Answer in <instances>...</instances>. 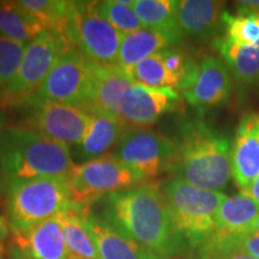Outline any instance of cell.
Segmentation results:
<instances>
[{"mask_svg":"<svg viewBox=\"0 0 259 259\" xmlns=\"http://www.w3.org/2000/svg\"><path fill=\"white\" fill-rule=\"evenodd\" d=\"M99 200L102 213L97 218L148 250L167 259L187 250L174 229L160 185L145 183Z\"/></svg>","mask_w":259,"mask_h":259,"instance_id":"obj_1","label":"cell"},{"mask_svg":"<svg viewBox=\"0 0 259 259\" xmlns=\"http://www.w3.org/2000/svg\"><path fill=\"white\" fill-rule=\"evenodd\" d=\"M168 171L200 189L222 192L232 179V139L202 118L183 119Z\"/></svg>","mask_w":259,"mask_h":259,"instance_id":"obj_2","label":"cell"},{"mask_svg":"<svg viewBox=\"0 0 259 259\" xmlns=\"http://www.w3.org/2000/svg\"><path fill=\"white\" fill-rule=\"evenodd\" d=\"M74 164L70 147L35 130L10 127L0 132V178L14 184L45 178H69Z\"/></svg>","mask_w":259,"mask_h":259,"instance_id":"obj_3","label":"cell"},{"mask_svg":"<svg viewBox=\"0 0 259 259\" xmlns=\"http://www.w3.org/2000/svg\"><path fill=\"white\" fill-rule=\"evenodd\" d=\"M160 189L177 234L187 247L198 250L215 232L216 216L226 194L177 178L164 180Z\"/></svg>","mask_w":259,"mask_h":259,"instance_id":"obj_4","label":"cell"},{"mask_svg":"<svg viewBox=\"0 0 259 259\" xmlns=\"http://www.w3.org/2000/svg\"><path fill=\"white\" fill-rule=\"evenodd\" d=\"M73 208L80 206L74 203L69 178L23 181L14 184L8 190L6 212L12 234L27 232Z\"/></svg>","mask_w":259,"mask_h":259,"instance_id":"obj_5","label":"cell"},{"mask_svg":"<svg viewBox=\"0 0 259 259\" xmlns=\"http://www.w3.org/2000/svg\"><path fill=\"white\" fill-rule=\"evenodd\" d=\"M63 34L71 46L97 65H116L124 34L97 11L96 2H71Z\"/></svg>","mask_w":259,"mask_h":259,"instance_id":"obj_6","label":"cell"},{"mask_svg":"<svg viewBox=\"0 0 259 259\" xmlns=\"http://www.w3.org/2000/svg\"><path fill=\"white\" fill-rule=\"evenodd\" d=\"M69 183L74 203L84 212L85 206L106 194L142 185L145 184V179L128 164L108 154L74 167Z\"/></svg>","mask_w":259,"mask_h":259,"instance_id":"obj_7","label":"cell"},{"mask_svg":"<svg viewBox=\"0 0 259 259\" xmlns=\"http://www.w3.org/2000/svg\"><path fill=\"white\" fill-rule=\"evenodd\" d=\"M94 63L74 47H69L32 97L85 109L93 89Z\"/></svg>","mask_w":259,"mask_h":259,"instance_id":"obj_8","label":"cell"},{"mask_svg":"<svg viewBox=\"0 0 259 259\" xmlns=\"http://www.w3.org/2000/svg\"><path fill=\"white\" fill-rule=\"evenodd\" d=\"M174 154L173 139L147 127H125L113 155L137 170L145 181L168 171Z\"/></svg>","mask_w":259,"mask_h":259,"instance_id":"obj_9","label":"cell"},{"mask_svg":"<svg viewBox=\"0 0 259 259\" xmlns=\"http://www.w3.org/2000/svg\"><path fill=\"white\" fill-rule=\"evenodd\" d=\"M71 45L59 29H44L25 46L15 79L5 89L11 99H28L36 92L57 60Z\"/></svg>","mask_w":259,"mask_h":259,"instance_id":"obj_10","label":"cell"},{"mask_svg":"<svg viewBox=\"0 0 259 259\" xmlns=\"http://www.w3.org/2000/svg\"><path fill=\"white\" fill-rule=\"evenodd\" d=\"M234 79L227 64L218 56H206L198 63L191 61L179 90L191 106L219 107L229 102Z\"/></svg>","mask_w":259,"mask_h":259,"instance_id":"obj_11","label":"cell"},{"mask_svg":"<svg viewBox=\"0 0 259 259\" xmlns=\"http://www.w3.org/2000/svg\"><path fill=\"white\" fill-rule=\"evenodd\" d=\"M259 216V208L253 200L238 193L227 197L220 205L213 234L198 248L199 259H221L232 245L247 235L251 226Z\"/></svg>","mask_w":259,"mask_h":259,"instance_id":"obj_12","label":"cell"},{"mask_svg":"<svg viewBox=\"0 0 259 259\" xmlns=\"http://www.w3.org/2000/svg\"><path fill=\"white\" fill-rule=\"evenodd\" d=\"M35 131L64 144H79L88 132L92 114L79 107L28 97Z\"/></svg>","mask_w":259,"mask_h":259,"instance_id":"obj_13","label":"cell"},{"mask_svg":"<svg viewBox=\"0 0 259 259\" xmlns=\"http://www.w3.org/2000/svg\"><path fill=\"white\" fill-rule=\"evenodd\" d=\"M180 100L176 89L151 88L135 83L122 97L119 116L134 126L145 127L174 111Z\"/></svg>","mask_w":259,"mask_h":259,"instance_id":"obj_14","label":"cell"},{"mask_svg":"<svg viewBox=\"0 0 259 259\" xmlns=\"http://www.w3.org/2000/svg\"><path fill=\"white\" fill-rule=\"evenodd\" d=\"M232 179L239 192L259 176V112L245 114L239 121L231 150Z\"/></svg>","mask_w":259,"mask_h":259,"instance_id":"obj_15","label":"cell"},{"mask_svg":"<svg viewBox=\"0 0 259 259\" xmlns=\"http://www.w3.org/2000/svg\"><path fill=\"white\" fill-rule=\"evenodd\" d=\"M11 255L18 259H70L61 213L38 223L29 231L14 234Z\"/></svg>","mask_w":259,"mask_h":259,"instance_id":"obj_16","label":"cell"},{"mask_svg":"<svg viewBox=\"0 0 259 259\" xmlns=\"http://www.w3.org/2000/svg\"><path fill=\"white\" fill-rule=\"evenodd\" d=\"M226 5L215 0H179L178 28L183 37L199 42L216 40L223 30Z\"/></svg>","mask_w":259,"mask_h":259,"instance_id":"obj_17","label":"cell"},{"mask_svg":"<svg viewBox=\"0 0 259 259\" xmlns=\"http://www.w3.org/2000/svg\"><path fill=\"white\" fill-rule=\"evenodd\" d=\"M135 82L119 65H94L93 89L85 109L93 113H108L119 116L121 100Z\"/></svg>","mask_w":259,"mask_h":259,"instance_id":"obj_18","label":"cell"},{"mask_svg":"<svg viewBox=\"0 0 259 259\" xmlns=\"http://www.w3.org/2000/svg\"><path fill=\"white\" fill-rule=\"evenodd\" d=\"M181 41L183 36L180 34L158 29L141 28L122 36L116 65L128 71L142 60L179 45Z\"/></svg>","mask_w":259,"mask_h":259,"instance_id":"obj_19","label":"cell"},{"mask_svg":"<svg viewBox=\"0 0 259 259\" xmlns=\"http://www.w3.org/2000/svg\"><path fill=\"white\" fill-rule=\"evenodd\" d=\"M85 218L96 241L100 259H167L131 240L94 213H85Z\"/></svg>","mask_w":259,"mask_h":259,"instance_id":"obj_20","label":"cell"},{"mask_svg":"<svg viewBox=\"0 0 259 259\" xmlns=\"http://www.w3.org/2000/svg\"><path fill=\"white\" fill-rule=\"evenodd\" d=\"M124 120L108 113H93L85 137L76 145L74 156L88 162L101 157L114 147L124 131Z\"/></svg>","mask_w":259,"mask_h":259,"instance_id":"obj_21","label":"cell"},{"mask_svg":"<svg viewBox=\"0 0 259 259\" xmlns=\"http://www.w3.org/2000/svg\"><path fill=\"white\" fill-rule=\"evenodd\" d=\"M213 48L240 88L251 89L259 85V44L252 47L239 46L219 36L213 40Z\"/></svg>","mask_w":259,"mask_h":259,"instance_id":"obj_22","label":"cell"},{"mask_svg":"<svg viewBox=\"0 0 259 259\" xmlns=\"http://www.w3.org/2000/svg\"><path fill=\"white\" fill-rule=\"evenodd\" d=\"M61 223L71 257L100 259L96 241L82 209L73 208L61 213Z\"/></svg>","mask_w":259,"mask_h":259,"instance_id":"obj_23","label":"cell"},{"mask_svg":"<svg viewBox=\"0 0 259 259\" xmlns=\"http://www.w3.org/2000/svg\"><path fill=\"white\" fill-rule=\"evenodd\" d=\"M44 29L17 2H0V37L28 45Z\"/></svg>","mask_w":259,"mask_h":259,"instance_id":"obj_24","label":"cell"},{"mask_svg":"<svg viewBox=\"0 0 259 259\" xmlns=\"http://www.w3.org/2000/svg\"><path fill=\"white\" fill-rule=\"evenodd\" d=\"M178 4V0H134L132 8L143 28L180 34L177 21Z\"/></svg>","mask_w":259,"mask_h":259,"instance_id":"obj_25","label":"cell"},{"mask_svg":"<svg viewBox=\"0 0 259 259\" xmlns=\"http://www.w3.org/2000/svg\"><path fill=\"white\" fill-rule=\"evenodd\" d=\"M127 72L135 83L143 84L151 88L179 89L180 87V80H178L168 70L162 56V51L142 60Z\"/></svg>","mask_w":259,"mask_h":259,"instance_id":"obj_26","label":"cell"},{"mask_svg":"<svg viewBox=\"0 0 259 259\" xmlns=\"http://www.w3.org/2000/svg\"><path fill=\"white\" fill-rule=\"evenodd\" d=\"M223 37L239 46L252 47L259 44V14L240 12L223 15Z\"/></svg>","mask_w":259,"mask_h":259,"instance_id":"obj_27","label":"cell"},{"mask_svg":"<svg viewBox=\"0 0 259 259\" xmlns=\"http://www.w3.org/2000/svg\"><path fill=\"white\" fill-rule=\"evenodd\" d=\"M17 4L46 29H63L69 19L71 2L63 0H19Z\"/></svg>","mask_w":259,"mask_h":259,"instance_id":"obj_28","label":"cell"},{"mask_svg":"<svg viewBox=\"0 0 259 259\" xmlns=\"http://www.w3.org/2000/svg\"><path fill=\"white\" fill-rule=\"evenodd\" d=\"M134 0H103L96 2L100 15L121 34H130L142 27L134 8Z\"/></svg>","mask_w":259,"mask_h":259,"instance_id":"obj_29","label":"cell"},{"mask_svg":"<svg viewBox=\"0 0 259 259\" xmlns=\"http://www.w3.org/2000/svg\"><path fill=\"white\" fill-rule=\"evenodd\" d=\"M27 45L0 37V89H6L15 79Z\"/></svg>","mask_w":259,"mask_h":259,"instance_id":"obj_30","label":"cell"},{"mask_svg":"<svg viewBox=\"0 0 259 259\" xmlns=\"http://www.w3.org/2000/svg\"><path fill=\"white\" fill-rule=\"evenodd\" d=\"M232 252H240V253L259 259V233H252V234H247L238 239L232 245L228 253H232Z\"/></svg>","mask_w":259,"mask_h":259,"instance_id":"obj_31","label":"cell"},{"mask_svg":"<svg viewBox=\"0 0 259 259\" xmlns=\"http://www.w3.org/2000/svg\"><path fill=\"white\" fill-rule=\"evenodd\" d=\"M235 6L236 11L259 14V0H241V2H235Z\"/></svg>","mask_w":259,"mask_h":259,"instance_id":"obj_32","label":"cell"},{"mask_svg":"<svg viewBox=\"0 0 259 259\" xmlns=\"http://www.w3.org/2000/svg\"><path fill=\"white\" fill-rule=\"evenodd\" d=\"M239 193L244 194V196L248 197V198L253 200V202L257 204L258 208H259V176L255 178L253 181H252V184L247 187V189L241 191V192H239Z\"/></svg>","mask_w":259,"mask_h":259,"instance_id":"obj_33","label":"cell"},{"mask_svg":"<svg viewBox=\"0 0 259 259\" xmlns=\"http://www.w3.org/2000/svg\"><path fill=\"white\" fill-rule=\"evenodd\" d=\"M10 232H11V229H10L8 218L0 213V248H5L4 245L9 239Z\"/></svg>","mask_w":259,"mask_h":259,"instance_id":"obj_34","label":"cell"},{"mask_svg":"<svg viewBox=\"0 0 259 259\" xmlns=\"http://www.w3.org/2000/svg\"><path fill=\"white\" fill-rule=\"evenodd\" d=\"M221 259H257V258H253V257H251V255L240 253V252H232V253L226 254L225 257H222Z\"/></svg>","mask_w":259,"mask_h":259,"instance_id":"obj_35","label":"cell"},{"mask_svg":"<svg viewBox=\"0 0 259 259\" xmlns=\"http://www.w3.org/2000/svg\"><path fill=\"white\" fill-rule=\"evenodd\" d=\"M252 233H259V216L257 218V220L253 222V225L251 226L248 234H252Z\"/></svg>","mask_w":259,"mask_h":259,"instance_id":"obj_36","label":"cell"},{"mask_svg":"<svg viewBox=\"0 0 259 259\" xmlns=\"http://www.w3.org/2000/svg\"><path fill=\"white\" fill-rule=\"evenodd\" d=\"M4 122H5V116L3 114V112H0V132L3 131V127H4Z\"/></svg>","mask_w":259,"mask_h":259,"instance_id":"obj_37","label":"cell"},{"mask_svg":"<svg viewBox=\"0 0 259 259\" xmlns=\"http://www.w3.org/2000/svg\"><path fill=\"white\" fill-rule=\"evenodd\" d=\"M0 259H6V257H5V248H0Z\"/></svg>","mask_w":259,"mask_h":259,"instance_id":"obj_38","label":"cell"},{"mask_svg":"<svg viewBox=\"0 0 259 259\" xmlns=\"http://www.w3.org/2000/svg\"><path fill=\"white\" fill-rule=\"evenodd\" d=\"M70 259H78V258H73V257H71Z\"/></svg>","mask_w":259,"mask_h":259,"instance_id":"obj_39","label":"cell"}]
</instances>
